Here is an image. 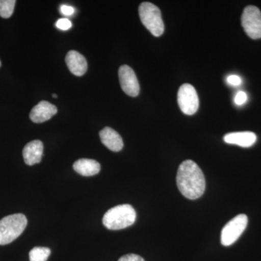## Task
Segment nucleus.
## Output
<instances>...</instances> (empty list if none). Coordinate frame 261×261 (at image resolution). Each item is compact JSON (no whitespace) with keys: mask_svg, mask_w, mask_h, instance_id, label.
I'll return each mask as SVG.
<instances>
[{"mask_svg":"<svg viewBox=\"0 0 261 261\" xmlns=\"http://www.w3.org/2000/svg\"><path fill=\"white\" fill-rule=\"evenodd\" d=\"M61 12L65 15H71L74 13V9L69 5H61Z\"/></svg>","mask_w":261,"mask_h":261,"instance_id":"412c9836","label":"nucleus"},{"mask_svg":"<svg viewBox=\"0 0 261 261\" xmlns=\"http://www.w3.org/2000/svg\"><path fill=\"white\" fill-rule=\"evenodd\" d=\"M176 183L180 192L190 200H197L205 192V176L197 163L191 160H187L180 165Z\"/></svg>","mask_w":261,"mask_h":261,"instance_id":"f257e3e1","label":"nucleus"},{"mask_svg":"<svg viewBox=\"0 0 261 261\" xmlns=\"http://www.w3.org/2000/svg\"><path fill=\"white\" fill-rule=\"evenodd\" d=\"M118 261H145L143 257L136 254H128V255H123L120 257Z\"/></svg>","mask_w":261,"mask_h":261,"instance_id":"6ab92c4d","label":"nucleus"},{"mask_svg":"<svg viewBox=\"0 0 261 261\" xmlns=\"http://www.w3.org/2000/svg\"><path fill=\"white\" fill-rule=\"evenodd\" d=\"M65 63L70 71L76 76H82L87 72V60L79 51H68L65 57Z\"/></svg>","mask_w":261,"mask_h":261,"instance_id":"9d476101","label":"nucleus"},{"mask_svg":"<svg viewBox=\"0 0 261 261\" xmlns=\"http://www.w3.org/2000/svg\"><path fill=\"white\" fill-rule=\"evenodd\" d=\"M120 84L123 92L130 97L140 94V84L135 71L128 65H122L118 70Z\"/></svg>","mask_w":261,"mask_h":261,"instance_id":"6e6552de","label":"nucleus"},{"mask_svg":"<svg viewBox=\"0 0 261 261\" xmlns=\"http://www.w3.org/2000/svg\"><path fill=\"white\" fill-rule=\"evenodd\" d=\"M178 103L180 109L185 114L192 116L199 108V98L197 92L191 84L181 86L178 92Z\"/></svg>","mask_w":261,"mask_h":261,"instance_id":"0eeeda50","label":"nucleus"},{"mask_svg":"<svg viewBox=\"0 0 261 261\" xmlns=\"http://www.w3.org/2000/svg\"><path fill=\"white\" fill-rule=\"evenodd\" d=\"M50 253V249L48 247H34L29 252V259L30 261H47Z\"/></svg>","mask_w":261,"mask_h":261,"instance_id":"2eb2a0df","label":"nucleus"},{"mask_svg":"<svg viewBox=\"0 0 261 261\" xmlns=\"http://www.w3.org/2000/svg\"><path fill=\"white\" fill-rule=\"evenodd\" d=\"M99 137L103 145L110 150L119 152L123 147L122 137L116 130L110 127H106L99 132Z\"/></svg>","mask_w":261,"mask_h":261,"instance_id":"9b49d317","label":"nucleus"},{"mask_svg":"<svg viewBox=\"0 0 261 261\" xmlns=\"http://www.w3.org/2000/svg\"><path fill=\"white\" fill-rule=\"evenodd\" d=\"M16 1L15 0H0V16L3 18H9L14 11Z\"/></svg>","mask_w":261,"mask_h":261,"instance_id":"dca6fc26","label":"nucleus"},{"mask_svg":"<svg viewBox=\"0 0 261 261\" xmlns=\"http://www.w3.org/2000/svg\"><path fill=\"white\" fill-rule=\"evenodd\" d=\"M141 21L154 37H161L165 30L161 12L150 3H142L139 8Z\"/></svg>","mask_w":261,"mask_h":261,"instance_id":"20e7f679","label":"nucleus"},{"mask_svg":"<svg viewBox=\"0 0 261 261\" xmlns=\"http://www.w3.org/2000/svg\"><path fill=\"white\" fill-rule=\"evenodd\" d=\"M56 27L61 30L67 31L71 28L72 23L68 19L61 18L57 21Z\"/></svg>","mask_w":261,"mask_h":261,"instance_id":"f3484780","label":"nucleus"},{"mask_svg":"<svg viewBox=\"0 0 261 261\" xmlns=\"http://www.w3.org/2000/svg\"><path fill=\"white\" fill-rule=\"evenodd\" d=\"M53 97L54 98H57V97H58V95H57V94H53Z\"/></svg>","mask_w":261,"mask_h":261,"instance_id":"4be33fe9","label":"nucleus"},{"mask_svg":"<svg viewBox=\"0 0 261 261\" xmlns=\"http://www.w3.org/2000/svg\"><path fill=\"white\" fill-rule=\"evenodd\" d=\"M0 67H1V62H0Z\"/></svg>","mask_w":261,"mask_h":261,"instance_id":"5701e85b","label":"nucleus"},{"mask_svg":"<svg viewBox=\"0 0 261 261\" xmlns=\"http://www.w3.org/2000/svg\"><path fill=\"white\" fill-rule=\"evenodd\" d=\"M137 214L128 204L115 206L103 216L102 223L108 229H123L135 224Z\"/></svg>","mask_w":261,"mask_h":261,"instance_id":"f03ea898","label":"nucleus"},{"mask_svg":"<svg viewBox=\"0 0 261 261\" xmlns=\"http://www.w3.org/2000/svg\"><path fill=\"white\" fill-rule=\"evenodd\" d=\"M242 25L248 37L252 39L261 38V12L257 7L247 6L242 15Z\"/></svg>","mask_w":261,"mask_h":261,"instance_id":"423d86ee","label":"nucleus"},{"mask_svg":"<svg viewBox=\"0 0 261 261\" xmlns=\"http://www.w3.org/2000/svg\"><path fill=\"white\" fill-rule=\"evenodd\" d=\"M58 113V108L47 101H41L34 106L30 113V119L34 123H41L49 121L51 117Z\"/></svg>","mask_w":261,"mask_h":261,"instance_id":"1a4fd4ad","label":"nucleus"},{"mask_svg":"<svg viewBox=\"0 0 261 261\" xmlns=\"http://www.w3.org/2000/svg\"><path fill=\"white\" fill-rule=\"evenodd\" d=\"M28 221L25 215H10L0 220V245H8L19 238L27 228Z\"/></svg>","mask_w":261,"mask_h":261,"instance_id":"7ed1b4c3","label":"nucleus"},{"mask_svg":"<svg viewBox=\"0 0 261 261\" xmlns=\"http://www.w3.org/2000/svg\"><path fill=\"white\" fill-rule=\"evenodd\" d=\"M248 224L246 215L240 214L228 221L223 228L221 234V242L224 246H230L240 238Z\"/></svg>","mask_w":261,"mask_h":261,"instance_id":"39448f33","label":"nucleus"},{"mask_svg":"<svg viewBox=\"0 0 261 261\" xmlns=\"http://www.w3.org/2000/svg\"><path fill=\"white\" fill-rule=\"evenodd\" d=\"M247 94L245 93V92L241 91V92H239L237 94L236 97L234 98V102L236 103V105H238V106H243V105L247 102Z\"/></svg>","mask_w":261,"mask_h":261,"instance_id":"a211bd4d","label":"nucleus"},{"mask_svg":"<svg viewBox=\"0 0 261 261\" xmlns=\"http://www.w3.org/2000/svg\"><path fill=\"white\" fill-rule=\"evenodd\" d=\"M225 142L242 147H252L257 140L255 134L250 132H233L224 136Z\"/></svg>","mask_w":261,"mask_h":261,"instance_id":"ddd939ff","label":"nucleus"},{"mask_svg":"<svg viewBox=\"0 0 261 261\" xmlns=\"http://www.w3.org/2000/svg\"><path fill=\"white\" fill-rule=\"evenodd\" d=\"M227 82L233 86H239L242 83L241 79L237 75H231L227 77Z\"/></svg>","mask_w":261,"mask_h":261,"instance_id":"aec40b11","label":"nucleus"},{"mask_svg":"<svg viewBox=\"0 0 261 261\" xmlns=\"http://www.w3.org/2000/svg\"><path fill=\"white\" fill-rule=\"evenodd\" d=\"M75 172L84 176H92L100 171V164L92 159H80L73 163Z\"/></svg>","mask_w":261,"mask_h":261,"instance_id":"4468645a","label":"nucleus"},{"mask_svg":"<svg viewBox=\"0 0 261 261\" xmlns=\"http://www.w3.org/2000/svg\"><path fill=\"white\" fill-rule=\"evenodd\" d=\"M44 145L41 141L34 140L29 142L24 147L23 149V156L25 164L28 166L39 163L42 161Z\"/></svg>","mask_w":261,"mask_h":261,"instance_id":"f8f14e48","label":"nucleus"}]
</instances>
